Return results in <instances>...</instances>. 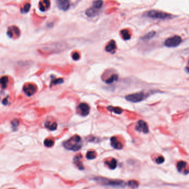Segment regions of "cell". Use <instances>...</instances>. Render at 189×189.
<instances>
[{
	"instance_id": "obj_3",
	"label": "cell",
	"mask_w": 189,
	"mask_h": 189,
	"mask_svg": "<svg viewBox=\"0 0 189 189\" xmlns=\"http://www.w3.org/2000/svg\"><path fill=\"white\" fill-rule=\"evenodd\" d=\"M147 17L153 18V19H160V20H166V19H172V15L169 13H165L160 11L156 10H151L145 15Z\"/></svg>"
},
{
	"instance_id": "obj_29",
	"label": "cell",
	"mask_w": 189,
	"mask_h": 189,
	"mask_svg": "<svg viewBox=\"0 0 189 189\" xmlns=\"http://www.w3.org/2000/svg\"><path fill=\"white\" fill-rule=\"evenodd\" d=\"M30 4L29 3H27L25 5L24 7L21 9V12L22 13H27L30 11Z\"/></svg>"
},
{
	"instance_id": "obj_2",
	"label": "cell",
	"mask_w": 189,
	"mask_h": 189,
	"mask_svg": "<svg viewBox=\"0 0 189 189\" xmlns=\"http://www.w3.org/2000/svg\"><path fill=\"white\" fill-rule=\"evenodd\" d=\"M94 180L102 185L114 188H124L126 186V183L123 181L120 180H111L101 177H95Z\"/></svg>"
},
{
	"instance_id": "obj_15",
	"label": "cell",
	"mask_w": 189,
	"mask_h": 189,
	"mask_svg": "<svg viewBox=\"0 0 189 189\" xmlns=\"http://www.w3.org/2000/svg\"><path fill=\"white\" fill-rule=\"evenodd\" d=\"M105 164L111 170L115 169L117 167V161L115 159H111L110 161H107L105 162Z\"/></svg>"
},
{
	"instance_id": "obj_19",
	"label": "cell",
	"mask_w": 189,
	"mask_h": 189,
	"mask_svg": "<svg viewBox=\"0 0 189 189\" xmlns=\"http://www.w3.org/2000/svg\"><path fill=\"white\" fill-rule=\"evenodd\" d=\"M45 126L46 128L49 129L50 130L53 131L56 130L57 128V124L56 123H51L50 121H47L45 124Z\"/></svg>"
},
{
	"instance_id": "obj_10",
	"label": "cell",
	"mask_w": 189,
	"mask_h": 189,
	"mask_svg": "<svg viewBox=\"0 0 189 189\" xmlns=\"http://www.w3.org/2000/svg\"><path fill=\"white\" fill-rule=\"evenodd\" d=\"M56 4L58 8L63 11H67L70 7V2L67 0H58L56 1Z\"/></svg>"
},
{
	"instance_id": "obj_23",
	"label": "cell",
	"mask_w": 189,
	"mask_h": 189,
	"mask_svg": "<svg viewBox=\"0 0 189 189\" xmlns=\"http://www.w3.org/2000/svg\"><path fill=\"white\" fill-rule=\"evenodd\" d=\"M118 79V76L117 74H114L108 79L106 81V83L107 84H111L115 81H117Z\"/></svg>"
},
{
	"instance_id": "obj_31",
	"label": "cell",
	"mask_w": 189,
	"mask_h": 189,
	"mask_svg": "<svg viewBox=\"0 0 189 189\" xmlns=\"http://www.w3.org/2000/svg\"><path fill=\"white\" fill-rule=\"evenodd\" d=\"M72 59L74 60H78L79 59V58H80V55H79V54L77 52H74L72 54Z\"/></svg>"
},
{
	"instance_id": "obj_18",
	"label": "cell",
	"mask_w": 189,
	"mask_h": 189,
	"mask_svg": "<svg viewBox=\"0 0 189 189\" xmlns=\"http://www.w3.org/2000/svg\"><path fill=\"white\" fill-rule=\"evenodd\" d=\"M122 35V38L125 40H129L130 39V31L128 30H122L120 32Z\"/></svg>"
},
{
	"instance_id": "obj_7",
	"label": "cell",
	"mask_w": 189,
	"mask_h": 189,
	"mask_svg": "<svg viewBox=\"0 0 189 189\" xmlns=\"http://www.w3.org/2000/svg\"><path fill=\"white\" fill-rule=\"evenodd\" d=\"M37 87L32 84H27L23 87V91L28 96L33 95L37 91Z\"/></svg>"
},
{
	"instance_id": "obj_30",
	"label": "cell",
	"mask_w": 189,
	"mask_h": 189,
	"mask_svg": "<svg viewBox=\"0 0 189 189\" xmlns=\"http://www.w3.org/2000/svg\"><path fill=\"white\" fill-rule=\"evenodd\" d=\"M11 124L13 128L14 129H16L17 128V126H18L19 125V120L18 119H14L11 122Z\"/></svg>"
},
{
	"instance_id": "obj_24",
	"label": "cell",
	"mask_w": 189,
	"mask_h": 189,
	"mask_svg": "<svg viewBox=\"0 0 189 189\" xmlns=\"http://www.w3.org/2000/svg\"><path fill=\"white\" fill-rule=\"evenodd\" d=\"M102 6H103V2L101 1H96L93 2V7L96 9H101Z\"/></svg>"
},
{
	"instance_id": "obj_6",
	"label": "cell",
	"mask_w": 189,
	"mask_h": 189,
	"mask_svg": "<svg viewBox=\"0 0 189 189\" xmlns=\"http://www.w3.org/2000/svg\"><path fill=\"white\" fill-rule=\"evenodd\" d=\"M136 130L147 134L149 132V128L147 123L142 120H139L135 127Z\"/></svg>"
},
{
	"instance_id": "obj_27",
	"label": "cell",
	"mask_w": 189,
	"mask_h": 189,
	"mask_svg": "<svg viewBox=\"0 0 189 189\" xmlns=\"http://www.w3.org/2000/svg\"><path fill=\"white\" fill-rule=\"evenodd\" d=\"M63 82H64V80L62 78H58V79H53L51 81V87L53 85H56V84H62V83H63Z\"/></svg>"
},
{
	"instance_id": "obj_32",
	"label": "cell",
	"mask_w": 189,
	"mask_h": 189,
	"mask_svg": "<svg viewBox=\"0 0 189 189\" xmlns=\"http://www.w3.org/2000/svg\"><path fill=\"white\" fill-rule=\"evenodd\" d=\"M156 163L160 164H162L163 163H164V158L163 156H161L158 157L157 159H156Z\"/></svg>"
},
{
	"instance_id": "obj_12",
	"label": "cell",
	"mask_w": 189,
	"mask_h": 189,
	"mask_svg": "<svg viewBox=\"0 0 189 189\" xmlns=\"http://www.w3.org/2000/svg\"><path fill=\"white\" fill-rule=\"evenodd\" d=\"M81 159H82V155H76L75 156L73 161H74V163L76 165V166L79 168L80 170H84V165L81 161Z\"/></svg>"
},
{
	"instance_id": "obj_22",
	"label": "cell",
	"mask_w": 189,
	"mask_h": 189,
	"mask_svg": "<svg viewBox=\"0 0 189 189\" xmlns=\"http://www.w3.org/2000/svg\"><path fill=\"white\" fill-rule=\"evenodd\" d=\"M96 153L93 151H88L86 154V158L88 160H93L96 158Z\"/></svg>"
},
{
	"instance_id": "obj_9",
	"label": "cell",
	"mask_w": 189,
	"mask_h": 189,
	"mask_svg": "<svg viewBox=\"0 0 189 189\" xmlns=\"http://www.w3.org/2000/svg\"><path fill=\"white\" fill-rule=\"evenodd\" d=\"M7 35L10 38H13L14 36L18 37L20 35V31L17 27L11 26L8 29Z\"/></svg>"
},
{
	"instance_id": "obj_13",
	"label": "cell",
	"mask_w": 189,
	"mask_h": 189,
	"mask_svg": "<svg viewBox=\"0 0 189 189\" xmlns=\"http://www.w3.org/2000/svg\"><path fill=\"white\" fill-rule=\"evenodd\" d=\"M50 6V1L45 0L43 1H41L39 4V7L41 11H45L46 9H48Z\"/></svg>"
},
{
	"instance_id": "obj_33",
	"label": "cell",
	"mask_w": 189,
	"mask_h": 189,
	"mask_svg": "<svg viewBox=\"0 0 189 189\" xmlns=\"http://www.w3.org/2000/svg\"><path fill=\"white\" fill-rule=\"evenodd\" d=\"M8 100H7V98H5V99H4V100H3V104H4V105H7V104H8Z\"/></svg>"
},
{
	"instance_id": "obj_17",
	"label": "cell",
	"mask_w": 189,
	"mask_h": 189,
	"mask_svg": "<svg viewBox=\"0 0 189 189\" xmlns=\"http://www.w3.org/2000/svg\"><path fill=\"white\" fill-rule=\"evenodd\" d=\"M9 82V78L6 76H4L0 78V86H1L2 89H5L7 87V84Z\"/></svg>"
},
{
	"instance_id": "obj_8",
	"label": "cell",
	"mask_w": 189,
	"mask_h": 189,
	"mask_svg": "<svg viewBox=\"0 0 189 189\" xmlns=\"http://www.w3.org/2000/svg\"><path fill=\"white\" fill-rule=\"evenodd\" d=\"M77 108L80 112V114L82 116H86L90 113V108L88 104L86 103H80V104L78 105Z\"/></svg>"
},
{
	"instance_id": "obj_4",
	"label": "cell",
	"mask_w": 189,
	"mask_h": 189,
	"mask_svg": "<svg viewBox=\"0 0 189 189\" xmlns=\"http://www.w3.org/2000/svg\"><path fill=\"white\" fill-rule=\"evenodd\" d=\"M146 96L143 92H139L134 94L127 95L126 96L127 100L132 103H138L143 100L146 98Z\"/></svg>"
},
{
	"instance_id": "obj_26",
	"label": "cell",
	"mask_w": 189,
	"mask_h": 189,
	"mask_svg": "<svg viewBox=\"0 0 189 189\" xmlns=\"http://www.w3.org/2000/svg\"><path fill=\"white\" fill-rule=\"evenodd\" d=\"M155 34H156V32L152 31V32H151L148 33L146 34V35H145L142 38V39L143 40H144V41L149 40V39H151V38H153V37L155 36Z\"/></svg>"
},
{
	"instance_id": "obj_28",
	"label": "cell",
	"mask_w": 189,
	"mask_h": 189,
	"mask_svg": "<svg viewBox=\"0 0 189 189\" xmlns=\"http://www.w3.org/2000/svg\"><path fill=\"white\" fill-rule=\"evenodd\" d=\"M45 146L48 148L51 147L54 145V141L51 139H46L44 142Z\"/></svg>"
},
{
	"instance_id": "obj_14",
	"label": "cell",
	"mask_w": 189,
	"mask_h": 189,
	"mask_svg": "<svg viewBox=\"0 0 189 189\" xmlns=\"http://www.w3.org/2000/svg\"><path fill=\"white\" fill-rule=\"evenodd\" d=\"M116 48V42L114 40H111L109 43H108V44L105 47V50L107 52H112L114 51Z\"/></svg>"
},
{
	"instance_id": "obj_25",
	"label": "cell",
	"mask_w": 189,
	"mask_h": 189,
	"mask_svg": "<svg viewBox=\"0 0 189 189\" xmlns=\"http://www.w3.org/2000/svg\"><path fill=\"white\" fill-rule=\"evenodd\" d=\"M128 185L132 189H137L138 187V182L135 180H130L128 181Z\"/></svg>"
},
{
	"instance_id": "obj_1",
	"label": "cell",
	"mask_w": 189,
	"mask_h": 189,
	"mask_svg": "<svg viewBox=\"0 0 189 189\" xmlns=\"http://www.w3.org/2000/svg\"><path fill=\"white\" fill-rule=\"evenodd\" d=\"M82 145L81 139L79 135H75L63 143V146L66 149L74 151L80 150Z\"/></svg>"
},
{
	"instance_id": "obj_5",
	"label": "cell",
	"mask_w": 189,
	"mask_h": 189,
	"mask_svg": "<svg viewBox=\"0 0 189 189\" xmlns=\"http://www.w3.org/2000/svg\"><path fill=\"white\" fill-rule=\"evenodd\" d=\"M182 42V39L180 36H175L167 39L165 42V46L168 47H176Z\"/></svg>"
},
{
	"instance_id": "obj_16",
	"label": "cell",
	"mask_w": 189,
	"mask_h": 189,
	"mask_svg": "<svg viewBox=\"0 0 189 189\" xmlns=\"http://www.w3.org/2000/svg\"><path fill=\"white\" fill-rule=\"evenodd\" d=\"M85 13L88 17H94V16H96L97 15H98V11L96 9L92 7V8L88 9L85 11Z\"/></svg>"
},
{
	"instance_id": "obj_11",
	"label": "cell",
	"mask_w": 189,
	"mask_h": 189,
	"mask_svg": "<svg viewBox=\"0 0 189 189\" xmlns=\"http://www.w3.org/2000/svg\"><path fill=\"white\" fill-rule=\"evenodd\" d=\"M111 146L115 149L120 150L122 149L123 148L122 143L118 140L117 137H112L111 138Z\"/></svg>"
},
{
	"instance_id": "obj_21",
	"label": "cell",
	"mask_w": 189,
	"mask_h": 189,
	"mask_svg": "<svg viewBox=\"0 0 189 189\" xmlns=\"http://www.w3.org/2000/svg\"><path fill=\"white\" fill-rule=\"evenodd\" d=\"M186 163L185 161H181L177 164V169L179 172H182V170L186 168Z\"/></svg>"
},
{
	"instance_id": "obj_20",
	"label": "cell",
	"mask_w": 189,
	"mask_h": 189,
	"mask_svg": "<svg viewBox=\"0 0 189 189\" xmlns=\"http://www.w3.org/2000/svg\"><path fill=\"white\" fill-rule=\"evenodd\" d=\"M107 109L109 110L110 112H114V113L118 114H121L122 112V109L119 107H114L112 106H109L107 108Z\"/></svg>"
}]
</instances>
